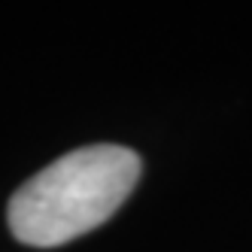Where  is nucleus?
I'll use <instances>...</instances> for the list:
<instances>
[{"label":"nucleus","instance_id":"1","mask_svg":"<svg viewBox=\"0 0 252 252\" xmlns=\"http://www.w3.org/2000/svg\"><path fill=\"white\" fill-rule=\"evenodd\" d=\"M140 155L119 143H94L61 155L12 194L9 228L28 246H61L103 225L140 179Z\"/></svg>","mask_w":252,"mask_h":252}]
</instances>
